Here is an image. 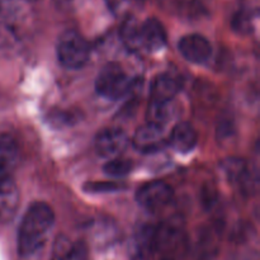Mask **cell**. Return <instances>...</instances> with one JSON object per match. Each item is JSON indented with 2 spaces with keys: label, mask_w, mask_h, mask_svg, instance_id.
<instances>
[{
  "label": "cell",
  "mask_w": 260,
  "mask_h": 260,
  "mask_svg": "<svg viewBox=\"0 0 260 260\" xmlns=\"http://www.w3.org/2000/svg\"><path fill=\"white\" fill-rule=\"evenodd\" d=\"M55 212L45 202H35L28 207L18 229L17 246L22 256L35 255L45 246L55 225Z\"/></svg>",
  "instance_id": "1"
},
{
  "label": "cell",
  "mask_w": 260,
  "mask_h": 260,
  "mask_svg": "<svg viewBox=\"0 0 260 260\" xmlns=\"http://www.w3.org/2000/svg\"><path fill=\"white\" fill-rule=\"evenodd\" d=\"M189 249L185 222L180 216H172L156 226V254L161 258L178 260Z\"/></svg>",
  "instance_id": "2"
},
{
  "label": "cell",
  "mask_w": 260,
  "mask_h": 260,
  "mask_svg": "<svg viewBox=\"0 0 260 260\" xmlns=\"http://www.w3.org/2000/svg\"><path fill=\"white\" fill-rule=\"evenodd\" d=\"M58 62L68 70H79L90 58V46L85 38L74 29L65 30L56 45Z\"/></svg>",
  "instance_id": "3"
},
{
  "label": "cell",
  "mask_w": 260,
  "mask_h": 260,
  "mask_svg": "<svg viewBox=\"0 0 260 260\" xmlns=\"http://www.w3.org/2000/svg\"><path fill=\"white\" fill-rule=\"evenodd\" d=\"M134 88V80L121 65L109 62L99 71L95 79V90L102 98L118 101Z\"/></svg>",
  "instance_id": "4"
},
{
  "label": "cell",
  "mask_w": 260,
  "mask_h": 260,
  "mask_svg": "<svg viewBox=\"0 0 260 260\" xmlns=\"http://www.w3.org/2000/svg\"><path fill=\"white\" fill-rule=\"evenodd\" d=\"M174 198V192L172 187L161 180H154L142 184L136 192V202L140 207L156 213L164 210L172 203Z\"/></svg>",
  "instance_id": "5"
},
{
  "label": "cell",
  "mask_w": 260,
  "mask_h": 260,
  "mask_svg": "<svg viewBox=\"0 0 260 260\" xmlns=\"http://www.w3.org/2000/svg\"><path fill=\"white\" fill-rule=\"evenodd\" d=\"M131 260H151L156 254V226L140 223L132 231L127 245Z\"/></svg>",
  "instance_id": "6"
},
{
  "label": "cell",
  "mask_w": 260,
  "mask_h": 260,
  "mask_svg": "<svg viewBox=\"0 0 260 260\" xmlns=\"http://www.w3.org/2000/svg\"><path fill=\"white\" fill-rule=\"evenodd\" d=\"M180 55L192 63H205L212 55V46L205 36L200 33H190L183 36L178 42Z\"/></svg>",
  "instance_id": "7"
},
{
  "label": "cell",
  "mask_w": 260,
  "mask_h": 260,
  "mask_svg": "<svg viewBox=\"0 0 260 260\" xmlns=\"http://www.w3.org/2000/svg\"><path fill=\"white\" fill-rule=\"evenodd\" d=\"M135 149L142 154L159 152L168 145V137L164 128L155 124L146 123L139 127L132 139Z\"/></svg>",
  "instance_id": "8"
},
{
  "label": "cell",
  "mask_w": 260,
  "mask_h": 260,
  "mask_svg": "<svg viewBox=\"0 0 260 260\" xmlns=\"http://www.w3.org/2000/svg\"><path fill=\"white\" fill-rule=\"evenodd\" d=\"M95 150L106 159L118 157L128 145V137L119 128H106L95 136Z\"/></svg>",
  "instance_id": "9"
},
{
  "label": "cell",
  "mask_w": 260,
  "mask_h": 260,
  "mask_svg": "<svg viewBox=\"0 0 260 260\" xmlns=\"http://www.w3.org/2000/svg\"><path fill=\"white\" fill-rule=\"evenodd\" d=\"M220 250V229L203 226L196 235L193 254L196 260H213Z\"/></svg>",
  "instance_id": "10"
},
{
  "label": "cell",
  "mask_w": 260,
  "mask_h": 260,
  "mask_svg": "<svg viewBox=\"0 0 260 260\" xmlns=\"http://www.w3.org/2000/svg\"><path fill=\"white\" fill-rule=\"evenodd\" d=\"M142 50L157 52L167 46L168 35L162 23L156 18H147L140 25Z\"/></svg>",
  "instance_id": "11"
},
{
  "label": "cell",
  "mask_w": 260,
  "mask_h": 260,
  "mask_svg": "<svg viewBox=\"0 0 260 260\" xmlns=\"http://www.w3.org/2000/svg\"><path fill=\"white\" fill-rule=\"evenodd\" d=\"M180 91V81L169 73L159 74L150 85V101L159 103H172Z\"/></svg>",
  "instance_id": "12"
},
{
  "label": "cell",
  "mask_w": 260,
  "mask_h": 260,
  "mask_svg": "<svg viewBox=\"0 0 260 260\" xmlns=\"http://www.w3.org/2000/svg\"><path fill=\"white\" fill-rule=\"evenodd\" d=\"M51 260H89L88 248L84 241L58 235L53 243Z\"/></svg>",
  "instance_id": "13"
},
{
  "label": "cell",
  "mask_w": 260,
  "mask_h": 260,
  "mask_svg": "<svg viewBox=\"0 0 260 260\" xmlns=\"http://www.w3.org/2000/svg\"><path fill=\"white\" fill-rule=\"evenodd\" d=\"M20 194L12 178L0 180V222H9L19 207Z\"/></svg>",
  "instance_id": "14"
},
{
  "label": "cell",
  "mask_w": 260,
  "mask_h": 260,
  "mask_svg": "<svg viewBox=\"0 0 260 260\" xmlns=\"http://www.w3.org/2000/svg\"><path fill=\"white\" fill-rule=\"evenodd\" d=\"M198 135L194 127L187 122L178 123L168 137V144L180 154H188L197 146Z\"/></svg>",
  "instance_id": "15"
},
{
  "label": "cell",
  "mask_w": 260,
  "mask_h": 260,
  "mask_svg": "<svg viewBox=\"0 0 260 260\" xmlns=\"http://www.w3.org/2000/svg\"><path fill=\"white\" fill-rule=\"evenodd\" d=\"M94 244L99 249L111 248L119 238V229L114 221L109 218H98L91 226Z\"/></svg>",
  "instance_id": "16"
},
{
  "label": "cell",
  "mask_w": 260,
  "mask_h": 260,
  "mask_svg": "<svg viewBox=\"0 0 260 260\" xmlns=\"http://www.w3.org/2000/svg\"><path fill=\"white\" fill-rule=\"evenodd\" d=\"M22 51V42L17 29L0 20V58H14Z\"/></svg>",
  "instance_id": "17"
},
{
  "label": "cell",
  "mask_w": 260,
  "mask_h": 260,
  "mask_svg": "<svg viewBox=\"0 0 260 260\" xmlns=\"http://www.w3.org/2000/svg\"><path fill=\"white\" fill-rule=\"evenodd\" d=\"M140 25H141V22H139L135 17L126 18L122 23L121 28H119V38L127 50L135 51V52L144 51L142 50Z\"/></svg>",
  "instance_id": "18"
},
{
  "label": "cell",
  "mask_w": 260,
  "mask_h": 260,
  "mask_svg": "<svg viewBox=\"0 0 260 260\" xmlns=\"http://www.w3.org/2000/svg\"><path fill=\"white\" fill-rule=\"evenodd\" d=\"M18 164V150L10 140H0V180L12 178Z\"/></svg>",
  "instance_id": "19"
},
{
  "label": "cell",
  "mask_w": 260,
  "mask_h": 260,
  "mask_svg": "<svg viewBox=\"0 0 260 260\" xmlns=\"http://www.w3.org/2000/svg\"><path fill=\"white\" fill-rule=\"evenodd\" d=\"M220 168L222 174L228 179V182L231 183V184H236L238 187L243 182L245 175L248 174L249 169H250L245 162V160L236 156H230L223 159L221 161Z\"/></svg>",
  "instance_id": "20"
},
{
  "label": "cell",
  "mask_w": 260,
  "mask_h": 260,
  "mask_svg": "<svg viewBox=\"0 0 260 260\" xmlns=\"http://www.w3.org/2000/svg\"><path fill=\"white\" fill-rule=\"evenodd\" d=\"M174 116V107L172 103H159L150 101L147 107V123L165 128Z\"/></svg>",
  "instance_id": "21"
},
{
  "label": "cell",
  "mask_w": 260,
  "mask_h": 260,
  "mask_svg": "<svg viewBox=\"0 0 260 260\" xmlns=\"http://www.w3.org/2000/svg\"><path fill=\"white\" fill-rule=\"evenodd\" d=\"M256 17V12H254L251 8H241L234 14L231 20L233 29L240 35H249L253 30Z\"/></svg>",
  "instance_id": "22"
},
{
  "label": "cell",
  "mask_w": 260,
  "mask_h": 260,
  "mask_svg": "<svg viewBox=\"0 0 260 260\" xmlns=\"http://www.w3.org/2000/svg\"><path fill=\"white\" fill-rule=\"evenodd\" d=\"M132 169H134V162L131 160L119 156L109 159L103 167V172L106 173V175L114 178V179L127 177L128 174H131Z\"/></svg>",
  "instance_id": "23"
},
{
  "label": "cell",
  "mask_w": 260,
  "mask_h": 260,
  "mask_svg": "<svg viewBox=\"0 0 260 260\" xmlns=\"http://www.w3.org/2000/svg\"><path fill=\"white\" fill-rule=\"evenodd\" d=\"M126 185L121 184L119 182H88L84 184L83 189L86 193H113L124 189Z\"/></svg>",
  "instance_id": "24"
},
{
  "label": "cell",
  "mask_w": 260,
  "mask_h": 260,
  "mask_svg": "<svg viewBox=\"0 0 260 260\" xmlns=\"http://www.w3.org/2000/svg\"><path fill=\"white\" fill-rule=\"evenodd\" d=\"M235 127H234L233 119H230V117H226V118H221V121L217 124V140L218 142L223 144V142H229L230 140H233L234 135H235Z\"/></svg>",
  "instance_id": "25"
},
{
  "label": "cell",
  "mask_w": 260,
  "mask_h": 260,
  "mask_svg": "<svg viewBox=\"0 0 260 260\" xmlns=\"http://www.w3.org/2000/svg\"><path fill=\"white\" fill-rule=\"evenodd\" d=\"M76 119H78L76 114H74L73 112H70V111L55 112V113L51 114V117H50V122H52L56 127L70 126L71 123H75Z\"/></svg>",
  "instance_id": "26"
},
{
  "label": "cell",
  "mask_w": 260,
  "mask_h": 260,
  "mask_svg": "<svg viewBox=\"0 0 260 260\" xmlns=\"http://www.w3.org/2000/svg\"><path fill=\"white\" fill-rule=\"evenodd\" d=\"M201 200H202V205L205 206V208L211 210L216 205V201H217V193H216L215 187L211 184L203 187Z\"/></svg>",
  "instance_id": "27"
},
{
  "label": "cell",
  "mask_w": 260,
  "mask_h": 260,
  "mask_svg": "<svg viewBox=\"0 0 260 260\" xmlns=\"http://www.w3.org/2000/svg\"><path fill=\"white\" fill-rule=\"evenodd\" d=\"M55 7L62 12H69L75 5V0H52Z\"/></svg>",
  "instance_id": "28"
},
{
  "label": "cell",
  "mask_w": 260,
  "mask_h": 260,
  "mask_svg": "<svg viewBox=\"0 0 260 260\" xmlns=\"http://www.w3.org/2000/svg\"><path fill=\"white\" fill-rule=\"evenodd\" d=\"M135 3H137V4H144L145 0H134Z\"/></svg>",
  "instance_id": "29"
},
{
  "label": "cell",
  "mask_w": 260,
  "mask_h": 260,
  "mask_svg": "<svg viewBox=\"0 0 260 260\" xmlns=\"http://www.w3.org/2000/svg\"><path fill=\"white\" fill-rule=\"evenodd\" d=\"M160 260H172V259H167V258H161Z\"/></svg>",
  "instance_id": "30"
}]
</instances>
